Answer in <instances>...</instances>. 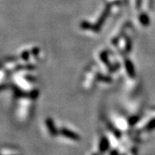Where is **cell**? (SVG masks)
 Returning a JSON list of instances; mask_svg holds the SVG:
<instances>
[{
  "label": "cell",
  "mask_w": 155,
  "mask_h": 155,
  "mask_svg": "<svg viewBox=\"0 0 155 155\" xmlns=\"http://www.w3.org/2000/svg\"><path fill=\"white\" fill-rule=\"evenodd\" d=\"M64 134H65V135H67V137H70V138L72 139H78L77 135H74V134L71 133V132H68L67 130L64 131Z\"/></svg>",
  "instance_id": "6da1fadb"
}]
</instances>
